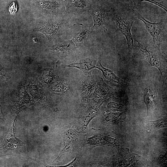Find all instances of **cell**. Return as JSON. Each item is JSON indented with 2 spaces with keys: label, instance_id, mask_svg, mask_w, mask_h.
Returning <instances> with one entry per match:
<instances>
[{
  "label": "cell",
  "instance_id": "7",
  "mask_svg": "<svg viewBox=\"0 0 167 167\" xmlns=\"http://www.w3.org/2000/svg\"><path fill=\"white\" fill-rule=\"evenodd\" d=\"M89 11L94 22V25L92 29V31L94 30L101 32L106 31L108 20V12L101 8L90 9Z\"/></svg>",
  "mask_w": 167,
  "mask_h": 167
},
{
  "label": "cell",
  "instance_id": "21",
  "mask_svg": "<svg viewBox=\"0 0 167 167\" xmlns=\"http://www.w3.org/2000/svg\"><path fill=\"white\" fill-rule=\"evenodd\" d=\"M58 78L57 74L50 70L44 71L42 75L43 80L48 85L54 83L57 80Z\"/></svg>",
  "mask_w": 167,
  "mask_h": 167
},
{
  "label": "cell",
  "instance_id": "22",
  "mask_svg": "<svg viewBox=\"0 0 167 167\" xmlns=\"http://www.w3.org/2000/svg\"><path fill=\"white\" fill-rule=\"evenodd\" d=\"M40 4L43 8L51 11L58 10L59 7L58 3L55 2L43 1L41 2Z\"/></svg>",
  "mask_w": 167,
  "mask_h": 167
},
{
  "label": "cell",
  "instance_id": "1",
  "mask_svg": "<svg viewBox=\"0 0 167 167\" xmlns=\"http://www.w3.org/2000/svg\"><path fill=\"white\" fill-rule=\"evenodd\" d=\"M136 46L139 53L152 66L157 68L161 77L164 76L166 71V60L161 52L160 48L150 45L136 41Z\"/></svg>",
  "mask_w": 167,
  "mask_h": 167
},
{
  "label": "cell",
  "instance_id": "19",
  "mask_svg": "<svg viewBox=\"0 0 167 167\" xmlns=\"http://www.w3.org/2000/svg\"><path fill=\"white\" fill-rule=\"evenodd\" d=\"M126 118L125 113L110 112L106 114L104 117V122L106 125L118 123L123 122Z\"/></svg>",
  "mask_w": 167,
  "mask_h": 167
},
{
  "label": "cell",
  "instance_id": "11",
  "mask_svg": "<svg viewBox=\"0 0 167 167\" xmlns=\"http://www.w3.org/2000/svg\"><path fill=\"white\" fill-rule=\"evenodd\" d=\"M157 89L153 85L146 87L143 92V101L147 108L148 115L153 110L156 105Z\"/></svg>",
  "mask_w": 167,
  "mask_h": 167
},
{
  "label": "cell",
  "instance_id": "8",
  "mask_svg": "<svg viewBox=\"0 0 167 167\" xmlns=\"http://www.w3.org/2000/svg\"><path fill=\"white\" fill-rule=\"evenodd\" d=\"M139 156L131 154L126 149H120L113 158L115 165L117 166H137Z\"/></svg>",
  "mask_w": 167,
  "mask_h": 167
},
{
  "label": "cell",
  "instance_id": "17",
  "mask_svg": "<svg viewBox=\"0 0 167 167\" xmlns=\"http://www.w3.org/2000/svg\"><path fill=\"white\" fill-rule=\"evenodd\" d=\"M92 30L88 26H83L80 31L72 39L75 45H83L88 40Z\"/></svg>",
  "mask_w": 167,
  "mask_h": 167
},
{
  "label": "cell",
  "instance_id": "12",
  "mask_svg": "<svg viewBox=\"0 0 167 167\" xmlns=\"http://www.w3.org/2000/svg\"><path fill=\"white\" fill-rule=\"evenodd\" d=\"M64 25L63 22L49 23L38 27L36 30L43 33L49 39H51L59 33Z\"/></svg>",
  "mask_w": 167,
  "mask_h": 167
},
{
  "label": "cell",
  "instance_id": "9",
  "mask_svg": "<svg viewBox=\"0 0 167 167\" xmlns=\"http://www.w3.org/2000/svg\"><path fill=\"white\" fill-rule=\"evenodd\" d=\"M99 77L90 75L84 78L81 81L79 91L82 98L91 99L93 95Z\"/></svg>",
  "mask_w": 167,
  "mask_h": 167
},
{
  "label": "cell",
  "instance_id": "2",
  "mask_svg": "<svg viewBox=\"0 0 167 167\" xmlns=\"http://www.w3.org/2000/svg\"><path fill=\"white\" fill-rule=\"evenodd\" d=\"M136 18L143 22L146 29L152 36L154 45L160 48L161 45L167 40V21L161 19L158 23H152L146 19L131 7Z\"/></svg>",
  "mask_w": 167,
  "mask_h": 167
},
{
  "label": "cell",
  "instance_id": "14",
  "mask_svg": "<svg viewBox=\"0 0 167 167\" xmlns=\"http://www.w3.org/2000/svg\"><path fill=\"white\" fill-rule=\"evenodd\" d=\"M105 101L104 108L106 112L121 113L126 110V106L120 99L112 96Z\"/></svg>",
  "mask_w": 167,
  "mask_h": 167
},
{
  "label": "cell",
  "instance_id": "3",
  "mask_svg": "<svg viewBox=\"0 0 167 167\" xmlns=\"http://www.w3.org/2000/svg\"><path fill=\"white\" fill-rule=\"evenodd\" d=\"M115 21L120 30L124 36L127 41L129 52H131L134 46V40L131 29L135 21L134 14L129 12H115L114 14Z\"/></svg>",
  "mask_w": 167,
  "mask_h": 167
},
{
  "label": "cell",
  "instance_id": "20",
  "mask_svg": "<svg viewBox=\"0 0 167 167\" xmlns=\"http://www.w3.org/2000/svg\"><path fill=\"white\" fill-rule=\"evenodd\" d=\"M167 115L155 121H147L146 127L149 131L167 127Z\"/></svg>",
  "mask_w": 167,
  "mask_h": 167
},
{
  "label": "cell",
  "instance_id": "25",
  "mask_svg": "<svg viewBox=\"0 0 167 167\" xmlns=\"http://www.w3.org/2000/svg\"><path fill=\"white\" fill-rule=\"evenodd\" d=\"M159 162L160 164H164L165 165L166 164V152L160 156L159 158Z\"/></svg>",
  "mask_w": 167,
  "mask_h": 167
},
{
  "label": "cell",
  "instance_id": "15",
  "mask_svg": "<svg viewBox=\"0 0 167 167\" xmlns=\"http://www.w3.org/2000/svg\"><path fill=\"white\" fill-rule=\"evenodd\" d=\"M75 46L72 39L60 42L53 45L51 50L53 52L66 55L73 51Z\"/></svg>",
  "mask_w": 167,
  "mask_h": 167
},
{
  "label": "cell",
  "instance_id": "13",
  "mask_svg": "<svg viewBox=\"0 0 167 167\" xmlns=\"http://www.w3.org/2000/svg\"><path fill=\"white\" fill-rule=\"evenodd\" d=\"M101 59L99 58L95 68H97L101 70L105 78L107 80L111 82L116 85L123 87H127L128 83L117 76L111 70L107 69L102 66L101 62Z\"/></svg>",
  "mask_w": 167,
  "mask_h": 167
},
{
  "label": "cell",
  "instance_id": "5",
  "mask_svg": "<svg viewBox=\"0 0 167 167\" xmlns=\"http://www.w3.org/2000/svg\"><path fill=\"white\" fill-rule=\"evenodd\" d=\"M63 139V145L58 157L70 149H75L85 143L83 135L77 131L74 127L67 130L60 134Z\"/></svg>",
  "mask_w": 167,
  "mask_h": 167
},
{
  "label": "cell",
  "instance_id": "10",
  "mask_svg": "<svg viewBox=\"0 0 167 167\" xmlns=\"http://www.w3.org/2000/svg\"><path fill=\"white\" fill-rule=\"evenodd\" d=\"M115 93L114 89L108 85L99 77L92 98L97 101L103 102L113 95Z\"/></svg>",
  "mask_w": 167,
  "mask_h": 167
},
{
  "label": "cell",
  "instance_id": "4",
  "mask_svg": "<svg viewBox=\"0 0 167 167\" xmlns=\"http://www.w3.org/2000/svg\"><path fill=\"white\" fill-rule=\"evenodd\" d=\"M103 103V102H98L92 98H82L79 113L81 118L83 129H86L91 120L99 114V108Z\"/></svg>",
  "mask_w": 167,
  "mask_h": 167
},
{
  "label": "cell",
  "instance_id": "16",
  "mask_svg": "<svg viewBox=\"0 0 167 167\" xmlns=\"http://www.w3.org/2000/svg\"><path fill=\"white\" fill-rule=\"evenodd\" d=\"M88 8L84 0H70L66 6V11L70 13H81L88 10Z\"/></svg>",
  "mask_w": 167,
  "mask_h": 167
},
{
  "label": "cell",
  "instance_id": "23",
  "mask_svg": "<svg viewBox=\"0 0 167 167\" xmlns=\"http://www.w3.org/2000/svg\"><path fill=\"white\" fill-rule=\"evenodd\" d=\"M135 5L137 6H140L141 2L145 1L152 3L157 5L159 7L163 9L165 11H167V7L162 4L163 2H159L154 0H133Z\"/></svg>",
  "mask_w": 167,
  "mask_h": 167
},
{
  "label": "cell",
  "instance_id": "24",
  "mask_svg": "<svg viewBox=\"0 0 167 167\" xmlns=\"http://www.w3.org/2000/svg\"><path fill=\"white\" fill-rule=\"evenodd\" d=\"M18 8L16 0H15L9 6L8 8V11L11 14H14L17 12Z\"/></svg>",
  "mask_w": 167,
  "mask_h": 167
},
{
  "label": "cell",
  "instance_id": "6",
  "mask_svg": "<svg viewBox=\"0 0 167 167\" xmlns=\"http://www.w3.org/2000/svg\"><path fill=\"white\" fill-rule=\"evenodd\" d=\"M96 62L94 59L86 58L70 62H58L56 67L60 68L74 67L78 68L88 75H91L92 71L95 68Z\"/></svg>",
  "mask_w": 167,
  "mask_h": 167
},
{
  "label": "cell",
  "instance_id": "18",
  "mask_svg": "<svg viewBox=\"0 0 167 167\" xmlns=\"http://www.w3.org/2000/svg\"><path fill=\"white\" fill-rule=\"evenodd\" d=\"M70 87L66 80H60L54 83L51 87V91L54 94L64 95L69 93Z\"/></svg>",
  "mask_w": 167,
  "mask_h": 167
}]
</instances>
